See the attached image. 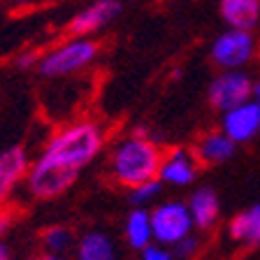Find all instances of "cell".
<instances>
[{"label":"cell","instance_id":"1","mask_svg":"<svg viewBox=\"0 0 260 260\" xmlns=\"http://www.w3.org/2000/svg\"><path fill=\"white\" fill-rule=\"evenodd\" d=\"M105 146L107 128L93 116H79L58 125L30 160L21 186L23 193L38 202L60 198L77 184L81 172L98 160Z\"/></svg>","mask_w":260,"mask_h":260},{"label":"cell","instance_id":"2","mask_svg":"<svg viewBox=\"0 0 260 260\" xmlns=\"http://www.w3.org/2000/svg\"><path fill=\"white\" fill-rule=\"evenodd\" d=\"M162 149L158 142L142 133H128L109 146L107 174L114 184L133 188L144 181L158 179L162 162Z\"/></svg>","mask_w":260,"mask_h":260},{"label":"cell","instance_id":"3","mask_svg":"<svg viewBox=\"0 0 260 260\" xmlns=\"http://www.w3.org/2000/svg\"><path fill=\"white\" fill-rule=\"evenodd\" d=\"M98 58H100V42H95L93 38L70 35L68 40L42 51L35 70L44 79H65L88 70Z\"/></svg>","mask_w":260,"mask_h":260},{"label":"cell","instance_id":"4","mask_svg":"<svg viewBox=\"0 0 260 260\" xmlns=\"http://www.w3.org/2000/svg\"><path fill=\"white\" fill-rule=\"evenodd\" d=\"M151 211V228H153V242L174 246L184 237L193 235L195 225L190 218L188 205L181 200H168L156 205Z\"/></svg>","mask_w":260,"mask_h":260},{"label":"cell","instance_id":"5","mask_svg":"<svg viewBox=\"0 0 260 260\" xmlns=\"http://www.w3.org/2000/svg\"><path fill=\"white\" fill-rule=\"evenodd\" d=\"M255 35L251 30H237L228 28L211 42L209 56L216 68L221 70H242L255 56Z\"/></svg>","mask_w":260,"mask_h":260},{"label":"cell","instance_id":"6","mask_svg":"<svg viewBox=\"0 0 260 260\" xmlns=\"http://www.w3.org/2000/svg\"><path fill=\"white\" fill-rule=\"evenodd\" d=\"M251 88H253V79L244 70H221V75L211 79L207 98L214 109L228 112L251 100Z\"/></svg>","mask_w":260,"mask_h":260},{"label":"cell","instance_id":"7","mask_svg":"<svg viewBox=\"0 0 260 260\" xmlns=\"http://www.w3.org/2000/svg\"><path fill=\"white\" fill-rule=\"evenodd\" d=\"M121 12H123L121 0H93L70 19L68 32L75 38H91L116 21Z\"/></svg>","mask_w":260,"mask_h":260},{"label":"cell","instance_id":"8","mask_svg":"<svg viewBox=\"0 0 260 260\" xmlns=\"http://www.w3.org/2000/svg\"><path fill=\"white\" fill-rule=\"evenodd\" d=\"M200 160L195 158L193 149H170L162 153V162L158 170V179L162 181V186L168 184L172 188H186L198 179L200 172Z\"/></svg>","mask_w":260,"mask_h":260},{"label":"cell","instance_id":"9","mask_svg":"<svg viewBox=\"0 0 260 260\" xmlns=\"http://www.w3.org/2000/svg\"><path fill=\"white\" fill-rule=\"evenodd\" d=\"M30 153L26 146H10L5 151H0V207H7L12 195L23 186V179L30 168Z\"/></svg>","mask_w":260,"mask_h":260},{"label":"cell","instance_id":"10","mask_svg":"<svg viewBox=\"0 0 260 260\" xmlns=\"http://www.w3.org/2000/svg\"><path fill=\"white\" fill-rule=\"evenodd\" d=\"M221 130L235 144L251 142L260 133V103L246 100L235 109H228L221 116Z\"/></svg>","mask_w":260,"mask_h":260},{"label":"cell","instance_id":"11","mask_svg":"<svg viewBox=\"0 0 260 260\" xmlns=\"http://www.w3.org/2000/svg\"><path fill=\"white\" fill-rule=\"evenodd\" d=\"M75 260H119V249L112 235L100 230V228H88L77 237L75 251H72Z\"/></svg>","mask_w":260,"mask_h":260},{"label":"cell","instance_id":"12","mask_svg":"<svg viewBox=\"0 0 260 260\" xmlns=\"http://www.w3.org/2000/svg\"><path fill=\"white\" fill-rule=\"evenodd\" d=\"M186 205H188L195 230H211L216 225L218 214H221V200H218V193L214 188H209V186L195 188L186 200Z\"/></svg>","mask_w":260,"mask_h":260},{"label":"cell","instance_id":"13","mask_svg":"<svg viewBox=\"0 0 260 260\" xmlns=\"http://www.w3.org/2000/svg\"><path fill=\"white\" fill-rule=\"evenodd\" d=\"M235 151H237V144L221 128L205 133L193 146V153L200 160V165H221V162L230 160Z\"/></svg>","mask_w":260,"mask_h":260},{"label":"cell","instance_id":"14","mask_svg":"<svg viewBox=\"0 0 260 260\" xmlns=\"http://www.w3.org/2000/svg\"><path fill=\"white\" fill-rule=\"evenodd\" d=\"M218 12L228 28L253 30L260 21V0H218Z\"/></svg>","mask_w":260,"mask_h":260},{"label":"cell","instance_id":"15","mask_svg":"<svg viewBox=\"0 0 260 260\" xmlns=\"http://www.w3.org/2000/svg\"><path fill=\"white\" fill-rule=\"evenodd\" d=\"M123 242L133 251H142L153 242L151 211L144 207H133L123 218Z\"/></svg>","mask_w":260,"mask_h":260},{"label":"cell","instance_id":"16","mask_svg":"<svg viewBox=\"0 0 260 260\" xmlns=\"http://www.w3.org/2000/svg\"><path fill=\"white\" fill-rule=\"evenodd\" d=\"M79 235L72 230L70 225L63 223H54L42 230L40 235V244H42L44 255H70L75 251V244Z\"/></svg>","mask_w":260,"mask_h":260},{"label":"cell","instance_id":"17","mask_svg":"<svg viewBox=\"0 0 260 260\" xmlns=\"http://www.w3.org/2000/svg\"><path fill=\"white\" fill-rule=\"evenodd\" d=\"M255 223H258V205L249 207V209L239 211L230 218L228 223V233L235 242H249L253 239V233H255Z\"/></svg>","mask_w":260,"mask_h":260},{"label":"cell","instance_id":"18","mask_svg":"<svg viewBox=\"0 0 260 260\" xmlns=\"http://www.w3.org/2000/svg\"><path fill=\"white\" fill-rule=\"evenodd\" d=\"M162 190V181L160 179H151V181H144L140 186H133L128 188V198H130V205L135 207H149L158 200V195Z\"/></svg>","mask_w":260,"mask_h":260},{"label":"cell","instance_id":"19","mask_svg":"<svg viewBox=\"0 0 260 260\" xmlns=\"http://www.w3.org/2000/svg\"><path fill=\"white\" fill-rule=\"evenodd\" d=\"M172 251H174V258L177 260H190L200 251V239L195 237V235H188V237H184L181 242L174 244Z\"/></svg>","mask_w":260,"mask_h":260},{"label":"cell","instance_id":"20","mask_svg":"<svg viewBox=\"0 0 260 260\" xmlns=\"http://www.w3.org/2000/svg\"><path fill=\"white\" fill-rule=\"evenodd\" d=\"M140 260H177V258H174L172 246L151 242L149 246H144V249L140 251Z\"/></svg>","mask_w":260,"mask_h":260},{"label":"cell","instance_id":"21","mask_svg":"<svg viewBox=\"0 0 260 260\" xmlns=\"http://www.w3.org/2000/svg\"><path fill=\"white\" fill-rule=\"evenodd\" d=\"M14 223H16V211L12 209L10 205H7V207H0V239H5L7 235L12 233Z\"/></svg>","mask_w":260,"mask_h":260},{"label":"cell","instance_id":"22","mask_svg":"<svg viewBox=\"0 0 260 260\" xmlns=\"http://www.w3.org/2000/svg\"><path fill=\"white\" fill-rule=\"evenodd\" d=\"M0 260H14V255H12V249H10V244H7L5 239H0Z\"/></svg>","mask_w":260,"mask_h":260},{"label":"cell","instance_id":"23","mask_svg":"<svg viewBox=\"0 0 260 260\" xmlns=\"http://www.w3.org/2000/svg\"><path fill=\"white\" fill-rule=\"evenodd\" d=\"M251 100L260 103V79H258V81H253V88H251Z\"/></svg>","mask_w":260,"mask_h":260},{"label":"cell","instance_id":"24","mask_svg":"<svg viewBox=\"0 0 260 260\" xmlns=\"http://www.w3.org/2000/svg\"><path fill=\"white\" fill-rule=\"evenodd\" d=\"M251 244H260V205H258V223H255V233H253Z\"/></svg>","mask_w":260,"mask_h":260},{"label":"cell","instance_id":"25","mask_svg":"<svg viewBox=\"0 0 260 260\" xmlns=\"http://www.w3.org/2000/svg\"><path fill=\"white\" fill-rule=\"evenodd\" d=\"M35 0H12V5H16V7H28V5H32Z\"/></svg>","mask_w":260,"mask_h":260},{"label":"cell","instance_id":"26","mask_svg":"<svg viewBox=\"0 0 260 260\" xmlns=\"http://www.w3.org/2000/svg\"><path fill=\"white\" fill-rule=\"evenodd\" d=\"M44 260H70V255H42Z\"/></svg>","mask_w":260,"mask_h":260},{"label":"cell","instance_id":"27","mask_svg":"<svg viewBox=\"0 0 260 260\" xmlns=\"http://www.w3.org/2000/svg\"><path fill=\"white\" fill-rule=\"evenodd\" d=\"M21 260H44L42 255H26V258H21Z\"/></svg>","mask_w":260,"mask_h":260}]
</instances>
